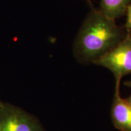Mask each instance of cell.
<instances>
[{
  "instance_id": "277c9868",
  "label": "cell",
  "mask_w": 131,
  "mask_h": 131,
  "mask_svg": "<svg viewBox=\"0 0 131 131\" xmlns=\"http://www.w3.org/2000/svg\"><path fill=\"white\" fill-rule=\"evenodd\" d=\"M119 84H115V91L111 109L114 126L120 131H131V106L121 97Z\"/></svg>"
},
{
  "instance_id": "52a82bcc",
  "label": "cell",
  "mask_w": 131,
  "mask_h": 131,
  "mask_svg": "<svg viewBox=\"0 0 131 131\" xmlns=\"http://www.w3.org/2000/svg\"><path fill=\"white\" fill-rule=\"evenodd\" d=\"M125 84L126 85V86H129V87H130V88H131V80H130V81L126 82Z\"/></svg>"
},
{
  "instance_id": "7a4b0ae2",
  "label": "cell",
  "mask_w": 131,
  "mask_h": 131,
  "mask_svg": "<svg viewBox=\"0 0 131 131\" xmlns=\"http://www.w3.org/2000/svg\"><path fill=\"white\" fill-rule=\"evenodd\" d=\"M112 72L115 84H120L122 77L131 73V36L129 33L118 45L93 61Z\"/></svg>"
},
{
  "instance_id": "8fae6325",
  "label": "cell",
  "mask_w": 131,
  "mask_h": 131,
  "mask_svg": "<svg viewBox=\"0 0 131 131\" xmlns=\"http://www.w3.org/2000/svg\"><path fill=\"white\" fill-rule=\"evenodd\" d=\"M130 34V36H131V34Z\"/></svg>"
},
{
  "instance_id": "5b68a950",
  "label": "cell",
  "mask_w": 131,
  "mask_h": 131,
  "mask_svg": "<svg viewBox=\"0 0 131 131\" xmlns=\"http://www.w3.org/2000/svg\"><path fill=\"white\" fill-rule=\"evenodd\" d=\"M130 3L131 0H101V11L115 20L125 14Z\"/></svg>"
},
{
  "instance_id": "ba28073f",
  "label": "cell",
  "mask_w": 131,
  "mask_h": 131,
  "mask_svg": "<svg viewBox=\"0 0 131 131\" xmlns=\"http://www.w3.org/2000/svg\"><path fill=\"white\" fill-rule=\"evenodd\" d=\"M126 101H127V102H128L129 104L131 106V95L129 96L128 98H127V99H126Z\"/></svg>"
},
{
  "instance_id": "3957f363",
  "label": "cell",
  "mask_w": 131,
  "mask_h": 131,
  "mask_svg": "<svg viewBox=\"0 0 131 131\" xmlns=\"http://www.w3.org/2000/svg\"><path fill=\"white\" fill-rule=\"evenodd\" d=\"M0 131H45L38 119L21 108L3 102L0 106Z\"/></svg>"
},
{
  "instance_id": "6da1fadb",
  "label": "cell",
  "mask_w": 131,
  "mask_h": 131,
  "mask_svg": "<svg viewBox=\"0 0 131 131\" xmlns=\"http://www.w3.org/2000/svg\"><path fill=\"white\" fill-rule=\"evenodd\" d=\"M123 29L101 10H92L84 21L75 43V53L84 61H94L125 38Z\"/></svg>"
},
{
  "instance_id": "8992f818",
  "label": "cell",
  "mask_w": 131,
  "mask_h": 131,
  "mask_svg": "<svg viewBox=\"0 0 131 131\" xmlns=\"http://www.w3.org/2000/svg\"><path fill=\"white\" fill-rule=\"evenodd\" d=\"M127 20L125 27L127 29H131V3L127 9Z\"/></svg>"
},
{
  "instance_id": "9c48e42d",
  "label": "cell",
  "mask_w": 131,
  "mask_h": 131,
  "mask_svg": "<svg viewBox=\"0 0 131 131\" xmlns=\"http://www.w3.org/2000/svg\"><path fill=\"white\" fill-rule=\"evenodd\" d=\"M86 1H88V3H89L90 4H91V5H92V3H91V0H86Z\"/></svg>"
},
{
  "instance_id": "30bf717a",
  "label": "cell",
  "mask_w": 131,
  "mask_h": 131,
  "mask_svg": "<svg viewBox=\"0 0 131 131\" xmlns=\"http://www.w3.org/2000/svg\"><path fill=\"white\" fill-rule=\"evenodd\" d=\"M2 104H3V102L1 100H0V106L2 105Z\"/></svg>"
}]
</instances>
